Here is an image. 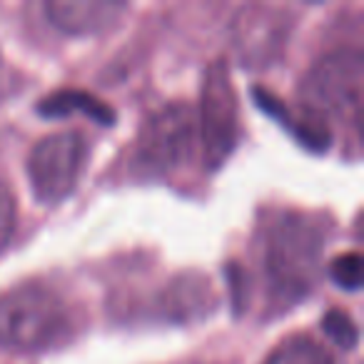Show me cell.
<instances>
[{
    "instance_id": "cell-7",
    "label": "cell",
    "mask_w": 364,
    "mask_h": 364,
    "mask_svg": "<svg viewBox=\"0 0 364 364\" xmlns=\"http://www.w3.org/2000/svg\"><path fill=\"white\" fill-rule=\"evenodd\" d=\"M48 21L70 36H90L100 33L125 13L117 3H48Z\"/></svg>"
},
{
    "instance_id": "cell-10",
    "label": "cell",
    "mask_w": 364,
    "mask_h": 364,
    "mask_svg": "<svg viewBox=\"0 0 364 364\" xmlns=\"http://www.w3.org/2000/svg\"><path fill=\"white\" fill-rule=\"evenodd\" d=\"M322 327H324V332H327L329 337L339 344V347H344V349L357 347L359 329L347 312H342V309H329L322 319Z\"/></svg>"
},
{
    "instance_id": "cell-11",
    "label": "cell",
    "mask_w": 364,
    "mask_h": 364,
    "mask_svg": "<svg viewBox=\"0 0 364 364\" xmlns=\"http://www.w3.org/2000/svg\"><path fill=\"white\" fill-rule=\"evenodd\" d=\"M329 274L342 289H359L362 287V257L357 252L339 255L329 264Z\"/></svg>"
},
{
    "instance_id": "cell-12",
    "label": "cell",
    "mask_w": 364,
    "mask_h": 364,
    "mask_svg": "<svg viewBox=\"0 0 364 364\" xmlns=\"http://www.w3.org/2000/svg\"><path fill=\"white\" fill-rule=\"evenodd\" d=\"M13 230H16V200L11 190L0 182V252L11 242Z\"/></svg>"
},
{
    "instance_id": "cell-2",
    "label": "cell",
    "mask_w": 364,
    "mask_h": 364,
    "mask_svg": "<svg viewBox=\"0 0 364 364\" xmlns=\"http://www.w3.org/2000/svg\"><path fill=\"white\" fill-rule=\"evenodd\" d=\"M322 245V232L307 218L282 215L269 225L264 237V269L279 294L299 297L312 287Z\"/></svg>"
},
{
    "instance_id": "cell-3",
    "label": "cell",
    "mask_w": 364,
    "mask_h": 364,
    "mask_svg": "<svg viewBox=\"0 0 364 364\" xmlns=\"http://www.w3.org/2000/svg\"><path fill=\"white\" fill-rule=\"evenodd\" d=\"M304 110L319 120H344L357 125L362 100V55L339 48L314 63L302 85Z\"/></svg>"
},
{
    "instance_id": "cell-4",
    "label": "cell",
    "mask_w": 364,
    "mask_h": 364,
    "mask_svg": "<svg viewBox=\"0 0 364 364\" xmlns=\"http://www.w3.org/2000/svg\"><path fill=\"white\" fill-rule=\"evenodd\" d=\"M198 140V117L188 105H167L147 117L132 165L142 175H165L188 160Z\"/></svg>"
},
{
    "instance_id": "cell-5",
    "label": "cell",
    "mask_w": 364,
    "mask_h": 364,
    "mask_svg": "<svg viewBox=\"0 0 364 364\" xmlns=\"http://www.w3.org/2000/svg\"><path fill=\"white\" fill-rule=\"evenodd\" d=\"M85 165L80 132H53L36 142L28 157V177L41 203H60L73 193Z\"/></svg>"
},
{
    "instance_id": "cell-9",
    "label": "cell",
    "mask_w": 364,
    "mask_h": 364,
    "mask_svg": "<svg viewBox=\"0 0 364 364\" xmlns=\"http://www.w3.org/2000/svg\"><path fill=\"white\" fill-rule=\"evenodd\" d=\"M264 364H334V362L319 342L307 337H297L274 349Z\"/></svg>"
},
{
    "instance_id": "cell-8",
    "label": "cell",
    "mask_w": 364,
    "mask_h": 364,
    "mask_svg": "<svg viewBox=\"0 0 364 364\" xmlns=\"http://www.w3.org/2000/svg\"><path fill=\"white\" fill-rule=\"evenodd\" d=\"M41 112L50 117H65L70 112H85L90 120L100 122V125H112V120H115V112L105 102H100L95 95H87V92L80 90H63L46 97L41 102Z\"/></svg>"
},
{
    "instance_id": "cell-1",
    "label": "cell",
    "mask_w": 364,
    "mask_h": 364,
    "mask_svg": "<svg viewBox=\"0 0 364 364\" xmlns=\"http://www.w3.org/2000/svg\"><path fill=\"white\" fill-rule=\"evenodd\" d=\"M70 332V314L60 297L43 284H21L0 297V347L43 352Z\"/></svg>"
},
{
    "instance_id": "cell-6",
    "label": "cell",
    "mask_w": 364,
    "mask_h": 364,
    "mask_svg": "<svg viewBox=\"0 0 364 364\" xmlns=\"http://www.w3.org/2000/svg\"><path fill=\"white\" fill-rule=\"evenodd\" d=\"M200 135H203L210 162H220L223 157H228L237 140V102H235L230 73L223 63H218L208 73V80L203 85Z\"/></svg>"
}]
</instances>
